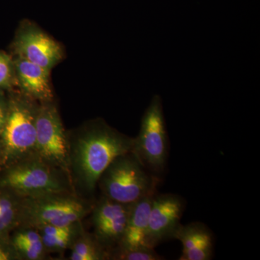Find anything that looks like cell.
<instances>
[{
    "label": "cell",
    "mask_w": 260,
    "mask_h": 260,
    "mask_svg": "<svg viewBox=\"0 0 260 260\" xmlns=\"http://www.w3.org/2000/svg\"><path fill=\"white\" fill-rule=\"evenodd\" d=\"M20 260H44L49 257L42 238L36 228L20 225L10 235Z\"/></svg>",
    "instance_id": "14"
},
{
    "label": "cell",
    "mask_w": 260,
    "mask_h": 260,
    "mask_svg": "<svg viewBox=\"0 0 260 260\" xmlns=\"http://www.w3.org/2000/svg\"><path fill=\"white\" fill-rule=\"evenodd\" d=\"M11 50L13 56H20L49 71L64 57L60 43L28 20H24L19 25Z\"/></svg>",
    "instance_id": "8"
},
{
    "label": "cell",
    "mask_w": 260,
    "mask_h": 260,
    "mask_svg": "<svg viewBox=\"0 0 260 260\" xmlns=\"http://www.w3.org/2000/svg\"><path fill=\"white\" fill-rule=\"evenodd\" d=\"M185 205V200L178 194L156 193L154 195L147 234L149 247L155 249L166 241L174 239L181 225Z\"/></svg>",
    "instance_id": "10"
},
{
    "label": "cell",
    "mask_w": 260,
    "mask_h": 260,
    "mask_svg": "<svg viewBox=\"0 0 260 260\" xmlns=\"http://www.w3.org/2000/svg\"><path fill=\"white\" fill-rule=\"evenodd\" d=\"M69 177L75 194L93 200L99 178L119 155L132 151L134 138L101 118L67 131Z\"/></svg>",
    "instance_id": "1"
},
{
    "label": "cell",
    "mask_w": 260,
    "mask_h": 260,
    "mask_svg": "<svg viewBox=\"0 0 260 260\" xmlns=\"http://www.w3.org/2000/svg\"><path fill=\"white\" fill-rule=\"evenodd\" d=\"M160 178L148 172L132 153L116 157L105 169L98 181L102 195L109 199L133 204L155 194Z\"/></svg>",
    "instance_id": "4"
},
{
    "label": "cell",
    "mask_w": 260,
    "mask_h": 260,
    "mask_svg": "<svg viewBox=\"0 0 260 260\" xmlns=\"http://www.w3.org/2000/svg\"><path fill=\"white\" fill-rule=\"evenodd\" d=\"M17 88L13 57L0 51V90L8 92Z\"/></svg>",
    "instance_id": "18"
},
{
    "label": "cell",
    "mask_w": 260,
    "mask_h": 260,
    "mask_svg": "<svg viewBox=\"0 0 260 260\" xmlns=\"http://www.w3.org/2000/svg\"><path fill=\"white\" fill-rule=\"evenodd\" d=\"M23 198L0 186V237L10 239L12 232L20 224Z\"/></svg>",
    "instance_id": "15"
},
{
    "label": "cell",
    "mask_w": 260,
    "mask_h": 260,
    "mask_svg": "<svg viewBox=\"0 0 260 260\" xmlns=\"http://www.w3.org/2000/svg\"><path fill=\"white\" fill-rule=\"evenodd\" d=\"M94 203L73 191L23 198L20 225L65 226L83 221L91 213Z\"/></svg>",
    "instance_id": "5"
},
{
    "label": "cell",
    "mask_w": 260,
    "mask_h": 260,
    "mask_svg": "<svg viewBox=\"0 0 260 260\" xmlns=\"http://www.w3.org/2000/svg\"><path fill=\"white\" fill-rule=\"evenodd\" d=\"M70 260H107L109 253L99 243L93 234L83 229L70 248Z\"/></svg>",
    "instance_id": "16"
},
{
    "label": "cell",
    "mask_w": 260,
    "mask_h": 260,
    "mask_svg": "<svg viewBox=\"0 0 260 260\" xmlns=\"http://www.w3.org/2000/svg\"><path fill=\"white\" fill-rule=\"evenodd\" d=\"M8 99L7 92L0 90V136L3 133L8 114Z\"/></svg>",
    "instance_id": "20"
},
{
    "label": "cell",
    "mask_w": 260,
    "mask_h": 260,
    "mask_svg": "<svg viewBox=\"0 0 260 260\" xmlns=\"http://www.w3.org/2000/svg\"><path fill=\"white\" fill-rule=\"evenodd\" d=\"M3 167V150L1 142H0V170Z\"/></svg>",
    "instance_id": "21"
},
{
    "label": "cell",
    "mask_w": 260,
    "mask_h": 260,
    "mask_svg": "<svg viewBox=\"0 0 260 260\" xmlns=\"http://www.w3.org/2000/svg\"><path fill=\"white\" fill-rule=\"evenodd\" d=\"M155 194L148 195L133 203L124 236L116 249H133L148 246L147 234L149 217L152 201Z\"/></svg>",
    "instance_id": "13"
},
{
    "label": "cell",
    "mask_w": 260,
    "mask_h": 260,
    "mask_svg": "<svg viewBox=\"0 0 260 260\" xmlns=\"http://www.w3.org/2000/svg\"><path fill=\"white\" fill-rule=\"evenodd\" d=\"M174 239L183 246L179 260H210L213 257V235L209 228L201 222L181 224Z\"/></svg>",
    "instance_id": "12"
},
{
    "label": "cell",
    "mask_w": 260,
    "mask_h": 260,
    "mask_svg": "<svg viewBox=\"0 0 260 260\" xmlns=\"http://www.w3.org/2000/svg\"><path fill=\"white\" fill-rule=\"evenodd\" d=\"M132 153L153 175L160 178L164 174L169 155V137L160 95H154L143 114Z\"/></svg>",
    "instance_id": "6"
},
{
    "label": "cell",
    "mask_w": 260,
    "mask_h": 260,
    "mask_svg": "<svg viewBox=\"0 0 260 260\" xmlns=\"http://www.w3.org/2000/svg\"><path fill=\"white\" fill-rule=\"evenodd\" d=\"M17 88L38 102L54 101L50 82V71L20 57L13 56Z\"/></svg>",
    "instance_id": "11"
},
{
    "label": "cell",
    "mask_w": 260,
    "mask_h": 260,
    "mask_svg": "<svg viewBox=\"0 0 260 260\" xmlns=\"http://www.w3.org/2000/svg\"><path fill=\"white\" fill-rule=\"evenodd\" d=\"M133 204H124L101 196L95 200L91 213L93 235L110 253L120 244Z\"/></svg>",
    "instance_id": "9"
},
{
    "label": "cell",
    "mask_w": 260,
    "mask_h": 260,
    "mask_svg": "<svg viewBox=\"0 0 260 260\" xmlns=\"http://www.w3.org/2000/svg\"><path fill=\"white\" fill-rule=\"evenodd\" d=\"M109 259L113 260H161L164 256L159 255L155 249L143 246L133 249H114L109 253Z\"/></svg>",
    "instance_id": "17"
},
{
    "label": "cell",
    "mask_w": 260,
    "mask_h": 260,
    "mask_svg": "<svg viewBox=\"0 0 260 260\" xmlns=\"http://www.w3.org/2000/svg\"><path fill=\"white\" fill-rule=\"evenodd\" d=\"M0 260H20L10 239L0 237Z\"/></svg>",
    "instance_id": "19"
},
{
    "label": "cell",
    "mask_w": 260,
    "mask_h": 260,
    "mask_svg": "<svg viewBox=\"0 0 260 260\" xmlns=\"http://www.w3.org/2000/svg\"><path fill=\"white\" fill-rule=\"evenodd\" d=\"M35 153L69 176L67 131L55 101L39 104Z\"/></svg>",
    "instance_id": "7"
},
{
    "label": "cell",
    "mask_w": 260,
    "mask_h": 260,
    "mask_svg": "<svg viewBox=\"0 0 260 260\" xmlns=\"http://www.w3.org/2000/svg\"><path fill=\"white\" fill-rule=\"evenodd\" d=\"M0 186L10 189L22 198L61 191L75 192L68 174L36 153L2 169Z\"/></svg>",
    "instance_id": "2"
},
{
    "label": "cell",
    "mask_w": 260,
    "mask_h": 260,
    "mask_svg": "<svg viewBox=\"0 0 260 260\" xmlns=\"http://www.w3.org/2000/svg\"><path fill=\"white\" fill-rule=\"evenodd\" d=\"M8 114L0 142L3 168L35 153L39 104L18 88L7 92Z\"/></svg>",
    "instance_id": "3"
}]
</instances>
